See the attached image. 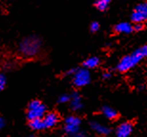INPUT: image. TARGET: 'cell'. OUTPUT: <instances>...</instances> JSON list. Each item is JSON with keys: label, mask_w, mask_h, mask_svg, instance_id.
Listing matches in <instances>:
<instances>
[{"label": "cell", "mask_w": 147, "mask_h": 137, "mask_svg": "<svg viewBox=\"0 0 147 137\" xmlns=\"http://www.w3.org/2000/svg\"><path fill=\"white\" fill-rule=\"evenodd\" d=\"M42 41L36 35L24 37L18 44V52L24 58H33L40 52Z\"/></svg>", "instance_id": "obj_1"}, {"label": "cell", "mask_w": 147, "mask_h": 137, "mask_svg": "<svg viewBox=\"0 0 147 137\" xmlns=\"http://www.w3.org/2000/svg\"><path fill=\"white\" fill-rule=\"evenodd\" d=\"M142 58H144V56H143L142 52L140 51V49H136L131 54L125 55V56H123L119 60V62L117 66V71L120 72H128L129 70L133 69L135 66H137Z\"/></svg>", "instance_id": "obj_2"}, {"label": "cell", "mask_w": 147, "mask_h": 137, "mask_svg": "<svg viewBox=\"0 0 147 137\" xmlns=\"http://www.w3.org/2000/svg\"><path fill=\"white\" fill-rule=\"evenodd\" d=\"M46 106L40 100H33L29 103L26 114L29 120L36 118H42L46 113Z\"/></svg>", "instance_id": "obj_3"}, {"label": "cell", "mask_w": 147, "mask_h": 137, "mask_svg": "<svg viewBox=\"0 0 147 137\" xmlns=\"http://www.w3.org/2000/svg\"><path fill=\"white\" fill-rule=\"evenodd\" d=\"M73 84L78 88H82V87L87 86L91 81V74L88 69H76L74 74L72 75Z\"/></svg>", "instance_id": "obj_4"}, {"label": "cell", "mask_w": 147, "mask_h": 137, "mask_svg": "<svg viewBox=\"0 0 147 137\" xmlns=\"http://www.w3.org/2000/svg\"><path fill=\"white\" fill-rule=\"evenodd\" d=\"M131 20L134 23H144L147 20V2H142L135 7L131 13Z\"/></svg>", "instance_id": "obj_5"}, {"label": "cell", "mask_w": 147, "mask_h": 137, "mask_svg": "<svg viewBox=\"0 0 147 137\" xmlns=\"http://www.w3.org/2000/svg\"><path fill=\"white\" fill-rule=\"evenodd\" d=\"M81 120L76 116H69L65 119L64 123V130L66 133L70 135H74L78 132L79 127H80Z\"/></svg>", "instance_id": "obj_6"}, {"label": "cell", "mask_w": 147, "mask_h": 137, "mask_svg": "<svg viewBox=\"0 0 147 137\" xmlns=\"http://www.w3.org/2000/svg\"><path fill=\"white\" fill-rule=\"evenodd\" d=\"M44 126L45 129H52V128L55 127L57 123L59 122V116L57 112H46L45 115L42 117Z\"/></svg>", "instance_id": "obj_7"}, {"label": "cell", "mask_w": 147, "mask_h": 137, "mask_svg": "<svg viewBox=\"0 0 147 137\" xmlns=\"http://www.w3.org/2000/svg\"><path fill=\"white\" fill-rule=\"evenodd\" d=\"M132 132H133V126L130 123H128V122H125V123H122L117 127V129L116 130V136L129 137L131 135Z\"/></svg>", "instance_id": "obj_8"}, {"label": "cell", "mask_w": 147, "mask_h": 137, "mask_svg": "<svg viewBox=\"0 0 147 137\" xmlns=\"http://www.w3.org/2000/svg\"><path fill=\"white\" fill-rule=\"evenodd\" d=\"M114 31L117 33H123V34H128L131 33L133 31V25H131L128 22H120L119 24H117L114 27Z\"/></svg>", "instance_id": "obj_9"}, {"label": "cell", "mask_w": 147, "mask_h": 137, "mask_svg": "<svg viewBox=\"0 0 147 137\" xmlns=\"http://www.w3.org/2000/svg\"><path fill=\"white\" fill-rule=\"evenodd\" d=\"M90 126L93 129V130H95L96 133H98L100 135H108L111 132V130L109 128L98 123V122H91Z\"/></svg>", "instance_id": "obj_10"}, {"label": "cell", "mask_w": 147, "mask_h": 137, "mask_svg": "<svg viewBox=\"0 0 147 137\" xmlns=\"http://www.w3.org/2000/svg\"><path fill=\"white\" fill-rule=\"evenodd\" d=\"M70 106L73 110H78L82 108V99L78 92H74L71 95Z\"/></svg>", "instance_id": "obj_11"}, {"label": "cell", "mask_w": 147, "mask_h": 137, "mask_svg": "<svg viewBox=\"0 0 147 137\" xmlns=\"http://www.w3.org/2000/svg\"><path fill=\"white\" fill-rule=\"evenodd\" d=\"M99 62H100V61H99V58H98L96 56H91L89 58H87V59L83 62V67L88 70L95 69L99 65Z\"/></svg>", "instance_id": "obj_12"}, {"label": "cell", "mask_w": 147, "mask_h": 137, "mask_svg": "<svg viewBox=\"0 0 147 137\" xmlns=\"http://www.w3.org/2000/svg\"><path fill=\"white\" fill-rule=\"evenodd\" d=\"M29 126L34 130H42L45 129L42 118H36L29 120Z\"/></svg>", "instance_id": "obj_13"}, {"label": "cell", "mask_w": 147, "mask_h": 137, "mask_svg": "<svg viewBox=\"0 0 147 137\" xmlns=\"http://www.w3.org/2000/svg\"><path fill=\"white\" fill-rule=\"evenodd\" d=\"M102 113H103V115L105 116V117H106L107 119H110V120L116 119L117 116V112L110 107H103L102 108Z\"/></svg>", "instance_id": "obj_14"}, {"label": "cell", "mask_w": 147, "mask_h": 137, "mask_svg": "<svg viewBox=\"0 0 147 137\" xmlns=\"http://www.w3.org/2000/svg\"><path fill=\"white\" fill-rule=\"evenodd\" d=\"M112 2V0H96L95 6L98 11H104L109 7V4Z\"/></svg>", "instance_id": "obj_15"}, {"label": "cell", "mask_w": 147, "mask_h": 137, "mask_svg": "<svg viewBox=\"0 0 147 137\" xmlns=\"http://www.w3.org/2000/svg\"><path fill=\"white\" fill-rule=\"evenodd\" d=\"M70 99H71V96L68 94H62L58 97V103L60 104H65L70 102Z\"/></svg>", "instance_id": "obj_16"}, {"label": "cell", "mask_w": 147, "mask_h": 137, "mask_svg": "<svg viewBox=\"0 0 147 137\" xmlns=\"http://www.w3.org/2000/svg\"><path fill=\"white\" fill-rule=\"evenodd\" d=\"M6 84H7V79L3 74H0V92H2L5 89Z\"/></svg>", "instance_id": "obj_17"}, {"label": "cell", "mask_w": 147, "mask_h": 137, "mask_svg": "<svg viewBox=\"0 0 147 137\" xmlns=\"http://www.w3.org/2000/svg\"><path fill=\"white\" fill-rule=\"evenodd\" d=\"M99 28H100V25H99L98 22L94 21V22L91 23V25H90V31H92V33H96V31L99 30Z\"/></svg>", "instance_id": "obj_18"}, {"label": "cell", "mask_w": 147, "mask_h": 137, "mask_svg": "<svg viewBox=\"0 0 147 137\" xmlns=\"http://www.w3.org/2000/svg\"><path fill=\"white\" fill-rule=\"evenodd\" d=\"M144 29V25L143 23H135L133 25V31H140Z\"/></svg>", "instance_id": "obj_19"}, {"label": "cell", "mask_w": 147, "mask_h": 137, "mask_svg": "<svg viewBox=\"0 0 147 137\" xmlns=\"http://www.w3.org/2000/svg\"><path fill=\"white\" fill-rule=\"evenodd\" d=\"M140 51L142 52L143 56H144V57H147V44L144 45V46H142V47H140Z\"/></svg>", "instance_id": "obj_20"}, {"label": "cell", "mask_w": 147, "mask_h": 137, "mask_svg": "<svg viewBox=\"0 0 147 137\" xmlns=\"http://www.w3.org/2000/svg\"><path fill=\"white\" fill-rule=\"evenodd\" d=\"M102 76H103L104 79H109V78L112 76V74H111L110 72H105L104 74H103V75H102Z\"/></svg>", "instance_id": "obj_21"}, {"label": "cell", "mask_w": 147, "mask_h": 137, "mask_svg": "<svg viewBox=\"0 0 147 137\" xmlns=\"http://www.w3.org/2000/svg\"><path fill=\"white\" fill-rule=\"evenodd\" d=\"M4 125H5V121H4V119H3L2 116L0 115V130H1L3 127H4Z\"/></svg>", "instance_id": "obj_22"}, {"label": "cell", "mask_w": 147, "mask_h": 137, "mask_svg": "<svg viewBox=\"0 0 147 137\" xmlns=\"http://www.w3.org/2000/svg\"><path fill=\"white\" fill-rule=\"evenodd\" d=\"M73 137H86L85 135H83V134H81V133H76V134H74V135H72Z\"/></svg>", "instance_id": "obj_23"}, {"label": "cell", "mask_w": 147, "mask_h": 137, "mask_svg": "<svg viewBox=\"0 0 147 137\" xmlns=\"http://www.w3.org/2000/svg\"><path fill=\"white\" fill-rule=\"evenodd\" d=\"M30 137H34V136H30Z\"/></svg>", "instance_id": "obj_24"}, {"label": "cell", "mask_w": 147, "mask_h": 137, "mask_svg": "<svg viewBox=\"0 0 147 137\" xmlns=\"http://www.w3.org/2000/svg\"><path fill=\"white\" fill-rule=\"evenodd\" d=\"M0 64H1V61H0Z\"/></svg>", "instance_id": "obj_25"}]
</instances>
